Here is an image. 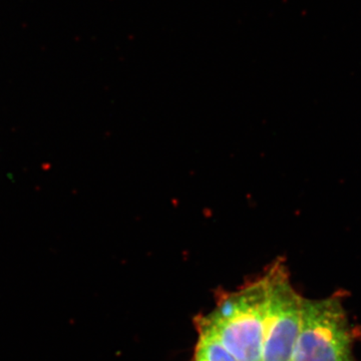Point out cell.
I'll return each mask as SVG.
<instances>
[{
	"label": "cell",
	"mask_w": 361,
	"mask_h": 361,
	"mask_svg": "<svg viewBox=\"0 0 361 361\" xmlns=\"http://www.w3.org/2000/svg\"><path fill=\"white\" fill-rule=\"evenodd\" d=\"M267 279L265 273L236 291L225 292L212 311L196 319L237 361H261L264 342Z\"/></svg>",
	"instance_id": "obj_1"
},
{
	"label": "cell",
	"mask_w": 361,
	"mask_h": 361,
	"mask_svg": "<svg viewBox=\"0 0 361 361\" xmlns=\"http://www.w3.org/2000/svg\"><path fill=\"white\" fill-rule=\"evenodd\" d=\"M353 337L338 296L303 298L300 329L291 361H356Z\"/></svg>",
	"instance_id": "obj_2"
},
{
	"label": "cell",
	"mask_w": 361,
	"mask_h": 361,
	"mask_svg": "<svg viewBox=\"0 0 361 361\" xmlns=\"http://www.w3.org/2000/svg\"><path fill=\"white\" fill-rule=\"evenodd\" d=\"M265 276L267 302L261 361H291L300 329L304 297L294 288L281 261L271 266Z\"/></svg>",
	"instance_id": "obj_3"
},
{
	"label": "cell",
	"mask_w": 361,
	"mask_h": 361,
	"mask_svg": "<svg viewBox=\"0 0 361 361\" xmlns=\"http://www.w3.org/2000/svg\"><path fill=\"white\" fill-rule=\"evenodd\" d=\"M199 332V339L192 361H237L217 339L205 332Z\"/></svg>",
	"instance_id": "obj_4"
}]
</instances>
